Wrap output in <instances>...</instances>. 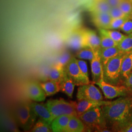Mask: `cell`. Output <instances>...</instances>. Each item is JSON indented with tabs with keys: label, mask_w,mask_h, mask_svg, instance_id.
I'll use <instances>...</instances> for the list:
<instances>
[{
	"label": "cell",
	"mask_w": 132,
	"mask_h": 132,
	"mask_svg": "<svg viewBox=\"0 0 132 132\" xmlns=\"http://www.w3.org/2000/svg\"><path fill=\"white\" fill-rule=\"evenodd\" d=\"M107 124L117 128L127 118L132 110V95L120 97L101 106Z\"/></svg>",
	"instance_id": "6da1fadb"
},
{
	"label": "cell",
	"mask_w": 132,
	"mask_h": 132,
	"mask_svg": "<svg viewBox=\"0 0 132 132\" xmlns=\"http://www.w3.org/2000/svg\"><path fill=\"white\" fill-rule=\"evenodd\" d=\"M78 117L85 124L87 131L111 132L101 107L91 109Z\"/></svg>",
	"instance_id": "7a4b0ae2"
},
{
	"label": "cell",
	"mask_w": 132,
	"mask_h": 132,
	"mask_svg": "<svg viewBox=\"0 0 132 132\" xmlns=\"http://www.w3.org/2000/svg\"><path fill=\"white\" fill-rule=\"evenodd\" d=\"M126 53L121 52L111 59L103 67V79L109 84L123 85L121 81V66Z\"/></svg>",
	"instance_id": "3957f363"
},
{
	"label": "cell",
	"mask_w": 132,
	"mask_h": 132,
	"mask_svg": "<svg viewBox=\"0 0 132 132\" xmlns=\"http://www.w3.org/2000/svg\"><path fill=\"white\" fill-rule=\"evenodd\" d=\"M16 114L19 125L24 130H30L35 123L36 115L27 102L19 105L16 110Z\"/></svg>",
	"instance_id": "277c9868"
},
{
	"label": "cell",
	"mask_w": 132,
	"mask_h": 132,
	"mask_svg": "<svg viewBox=\"0 0 132 132\" xmlns=\"http://www.w3.org/2000/svg\"><path fill=\"white\" fill-rule=\"evenodd\" d=\"M54 118L63 115L76 116V110L70 102L63 98L50 99L45 103Z\"/></svg>",
	"instance_id": "5b68a950"
},
{
	"label": "cell",
	"mask_w": 132,
	"mask_h": 132,
	"mask_svg": "<svg viewBox=\"0 0 132 132\" xmlns=\"http://www.w3.org/2000/svg\"><path fill=\"white\" fill-rule=\"evenodd\" d=\"M101 89L104 96L109 99L130 95L126 87L124 85H113L106 83L103 79L95 83Z\"/></svg>",
	"instance_id": "8992f818"
},
{
	"label": "cell",
	"mask_w": 132,
	"mask_h": 132,
	"mask_svg": "<svg viewBox=\"0 0 132 132\" xmlns=\"http://www.w3.org/2000/svg\"><path fill=\"white\" fill-rule=\"evenodd\" d=\"M76 98L78 101L81 100H103V95L99 89L93 84L80 86L77 89Z\"/></svg>",
	"instance_id": "52a82bcc"
},
{
	"label": "cell",
	"mask_w": 132,
	"mask_h": 132,
	"mask_svg": "<svg viewBox=\"0 0 132 132\" xmlns=\"http://www.w3.org/2000/svg\"><path fill=\"white\" fill-rule=\"evenodd\" d=\"M64 70L76 86H80L90 84V82L86 80L82 74L77 62V59L75 57H72L71 60L65 67Z\"/></svg>",
	"instance_id": "ba28073f"
},
{
	"label": "cell",
	"mask_w": 132,
	"mask_h": 132,
	"mask_svg": "<svg viewBox=\"0 0 132 132\" xmlns=\"http://www.w3.org/2000/svg\"><path fill=\"white\" fill-rule=\"evenodd\" d=\"M71 103L74 106L77 117L91 109L97 107H101L108 104L109 101L104 100H81L78 102L72 101Z\"/></svg>",
	"instance_id": "9c48e42d"
},
{
	"label": "cell",
	"mask_w": 132,
	"mask_h": 132,
	"mask_svg": "<svg viewBox=\"0 0 132 132\" xmlns=\"http://www.w3.org/2000/svg\"><path fill=\"white\" fill-rule=\"evenodd\" d=\"M28 97L36 102H42L46 98V94L39 83L35 81L28 82L26 86Z\"/></svg>",
	"instance_id": "30bf717a"
},
{
	"label": "cell",
	"mask_w": 132,
	"mask_h": 132,
	"mask_svg": "<svg viewBox=\"0 0 132 132\" xmlns=\"http://www.w3.org/2000/svg\"><path fill=\"white\" fill-rule=\"evenodd\" d=\"M99 50L94 51V57L90 61L92 79L94 84L103 79V69L99 55Z\"/></svg>",
	"instance_id": "8fae6325"
},
{
	"label": "cell",
	"mask_w": 132,
	"mask_h": 132,
	"mask_svg": "<svg viewBox=\"0 0 132 132\" xmlns=\"http://www.w3.org/2000/svg\"><path fill=\"white\" fill-rule=\"evenodd\" d=\"M30 106L39 119L51 125L54 118L45 104L32 102L30 103Z\"/></svg>",
	"instance_id": "7c38bea8"
},
{
	"label": "cell",
	"mask_w": 132,
	"mask_h": 132,
	"mask_svg": "<svg viewBox=\"0 0 132 132\" xmlns=\"http://www.w3.org/2000/svg\"><path fill=\"white\" fill-rule=\"evenodd\" d=\"M67 43L69 47L76 51L85 47L84 29H79L73 31L69 36Z\"/></svg>",
	"instance_id": "4fadbf2b"
},
{
	"label": "cell",
	"mask_w": 132,
	"mask_h": 132,
	"mask_svg": "<svg viewBox=\"0 0 132 132\" xmlns=\"http://www.w3.org/2000/svg\"><path fill=\"white\" fill-rule=\"evenodd\" d=\"M85 47H89L94 51L101 48L100 37L94 30L84 29Z\"/></svg>",
	"instance_id": "5bb4252c"
},
{
	"label": "cell",
	"mask_w": 132,
	"mask_h": 132,
	"mask_svg": "<svg viewBox=\"0 0 132 132\" xmlns=\"http://www.w3.org/2000/svg\"><path fill=\"white\" fill-rule=\"evenodd\" d=\"M92 16L93 23L98 28L107 29L112 20L109 13H92Z\"/></svg>",
	"instance_id": "9a60e30c"
},
{
	"label": "cell",
	"mask_w": 132,
	"mask_h": 132,
	"mask_svg": "<svg viewBox=\"0 0 132 132\" xmlns=\"http://www.w3.org/2000/svg\"><path fill=\"white\" fill-rule=\"evenodd\" d=\"M76 86L74 81L67 75L64 70V72L60 82V90L69 97L72 98Z\"/></svg>",
	"instance_id": "2e32d148"
},
{
	"label": "cell",
	"mask_w": 132,
	"mask_h": 132,
	"mask_svg": "<svg viewBox=\"0 0 132 132\" xmlns=\"http://www.w3.org/2000/svg\"><path fill=\"white\" fill-rule=\"evenodd\" d=\"M132 71V52L125 54L123 59L121 66V81L124 82Z\"/></svg>",
	"instance_id": "e0dca14e"
},
{
	"label": "cell",
	"mask_w": 132,
	"mask_h": 132,
	"mask_svg": "<svg viewBox=\"0 0 132 132\" xmlns=\"http://www.w3.org/2000/svg\"><path fill=\"white\" fill-rule=\"evenodd\" d=\"M72 115H63L54 118L51 123L53 132H65ZM73 116V115H72Z\"/></svg>",
	"instance_id": "ac0fdd59"
},
{
	"label": "cell",
	"mask_w": 132,
	"mask_h": 132,
	"mask_svg": "<svg viewBox=\"0 0 132 132\" xmlns=\"http://www.w3.org/2000/svg\"><path fill=\"white\" fill-rule=\"evenodd\" d=\"M121 52H121L118 46L105 48H101L99 50V53L103 67L105 66L111 59L116 56Z\"/></svg>",
	"instance_id": "d6986e66"
},
{
	"label": "cell",
	"mask_w": 132,
	"mask_h": 132,
	"mask_svg": "<svg viewBox=\"0 0 132 132\" xmlns=\"http://www.w3.org/2000/svg\"><path fill=\"white\" fill-rule=\"evenodd\" d=\"M87 131L85 124L76 116H71L65 132H82Z\"/></svg>",
	"instance_id": "ffe728a7"
},
{
	"label": "cell",
	"mask_w": 132,
	"mask_h": 132,
	"mask_svg": "<svg viewBox=\"0 0 132 132\" xmlns=\"http://www.w3.org/2000/svg\"><path fill=\"white\" fill-rule=\"evenodd\" d=\"M111 9L107 0H97L93 1L90 10L91 13H109Z\"/></svg>",
	"instance_id": "44dd1931"
},
{
	"label": "cell",
	"mask_w": 132,
	"mask_h": 132,
	"mask_svg": "<svg viewBox=\"0 0 132 132\" xmlns=\"http://www.w3.org/2000/svg\"><path fill=\"white\" fill-rule=\"evenodd\" d=\"M40 85L47 96H52L60 90V83L55 81L50 80L46 82L40 83Z\"/></svg>",
	"instance_id": "7402d4cb"
},
{
	"label": "cell",
	"mask_w": 132,
	"mask_h": 132,
	"mask_svg": "<svg viewBox=\"0 0 132 132\" xmlns=\"http://www.w3.org/2000/svg\"><path fill=\"white\" fill-rule=\"evenodd\" d=\"M64 67L57 63L51 68L49 74V80L55 81L60 83L64 72Z\"/></svg>",
	"instance_id": "603a6c76"
},
{
	"label": "cell",
	"mask_w": 132,
	"mask_h": 132,
	"mask_svg": "<svg viewBox=\"0 0 132 132\" xmlns=\"http://www.w3.org/2000/svg\"><path fill=\"white\" fill-rule=\"evenodd\" d=\"M99 33L103 34L108 36L118 44L126 36V34L113 29L99 28Z\"/></svg>",
	"instance_id": "cb8c5ba5"
},
{
	"label": "cell",
	"mask_w": 132,
	"mask_h": 132,
	"mask_svg": "<svg viewBox=\"0 0 132 132\" xmlns=\"http://www.w3.org/2000/svg\"><path fill=\"white\" fill-rule=\"evenodd\" d=\"M94 56V51L91 47H85L81 48L76 54V57L79 59L88 60L90 62Z\"/></svg>",
	"instance_id": "d4e9b609"
},
{
	"label": "cell",
	"mask_w": 132,
	"mask_h": 132,
	"mask_svg": "<svg viewBox=\"0 0 132 132\" xmlns=\"http://www.w3.org/2000/svg\"><path fill=\"white\" fill-rule=\"evenodd\" d=\"M121 52L127 53L132 52V33L127 34L118 46Z\"/></svg>",
	"instance_id": "484cf974"
},
{
	"label": "cell",
	"mask_w": 132,
	"mask_h": 132,
	"mask_svg": "<svg viewBox=\"0 0 132 132\" xmlns=\"http://www.w3.org/2000/svg\"><path fill=\"white\" fill-rule=\"evenodd\" d=\"M31 132H50L52 131L51 125L39 119L30 130Z\"/></svg>",
	"instance_id": "4316f807"
},
{
	"label": "cell",
	"mask_w": 132,
	"mask_h": 132,
	"mask_svg": "<svg viewBox=\"0 0 132 132\" xmlns=\"http://www.w3.org/2000/svg\"><path fill=\"white\" fill-rule=\"evenodd\" d=\"M99 33L101 42V48H105L117 47L118 46V43L113 41L112 39L103 34Z\"/></svg>",
	"instance_id": "83f0119b"
},
{
	"label": "cell",
	"mask_w": 132,
	"mask_h": 132,
	"mask_svg": "<svg viewBox=\"0 0 132 132\" xmlns=\"http://www.w3.org/2000/svg\"><path fill=\"white\" fill-rule=\"evenodd\" d=\"M129 19H130V17L128 16L116 19H113L107 29L113 30L120 29V28L122 26L123 24Z\"/></svg>",
	"instance_id": "f1b7e54d"
},
{
	"label": "cell",
	"mask_w": 132,
	"mask_h": 132,
	"mask_svg": "<svg viewBox=\"0 0 132 132\" xmlns=\"http://www.w3.org/2000/svg\"><path fill=\"white\" fill-rule=\"evenodd\" d=\"M118 6L127 16L129 17L132 16V2L131 0H123Z\"/></svg>",
	"instance_id": "f546056e"
},
{
	"label": "cell",
	"mask_w": 132,
	"mask_h": 132,
	"mask_svg": "<svg viewBox=\"0 0 132 132\" xmlns=\"http://www.w3.org/2000/svg\"><path fill=\"white\" fill-rule=\"evenodd\" d=\"M77 62L82 74L83 75L85 79L90 82L89 78L88 70V66H87V62L83 60L82 59H77Z\"/></svg>",
	"instance_id": "4dcf8cb0"
},
{
	"label": "cell",
	"mask_w": 132,
	"mask_h": 132,
	"mask_svg": "<svg viewBox=\"0 0 132 132\" xmlns=\"http://www.w3.org/2000/svg\"><path fill=\"white\" fill-rule=\"evenodd\" d=\"M109 13L112 19L122 18L124 17L128 16L123 12L121 10H120V9L119 7V6L111 7ZM128 17H129V16H128Z\"/></svg>",
	"instance_id": "1f68e13d"
},
{
	"label": "cell",
	"mask_w": 132,
	"mask_h": 132,
	"mask_svg": "<svg viewBox=\"0 0 132 132\" xmlns=\"http://www.w3.org/2000/svg\"><path fill=\"white\" fill-rule=\"evenodd\" d=\"M73 56H71V53L69 52H64L59 56L57 63L61 65L64 67L71 60Z\"/></svg>",
	"instance_id": "d6a6232c"
},
{
	"label": "cell",
	"mask_w": 132,
	"mask_h": 132,
	"mask_svg": "<svg viewBox=\"0 0 132 132\" xmlns=\"http://www.w3.org/2000/svg\"><path fill=\"white\" fill-rule=\"evenodd\" d=\"M120 30L127 34L132 33V19L130 18L126 21L120 28Z\"/></svg>",
	"instance_id": "836d02e7"
},
{
	"label": "cell",
	"mask_w": 132,
	"mask_h": 132,
	"mask_svg": "<svg viewBox=\"0 0 132 132\" xmlns=\"http://www.w3.org/2000/svg\"><path fill=\"white\" fill-rule=\"evenodd\" d=\"M132 125V110L131 112H130V113H129V116H128L127 118L126 119V120L123 122L118 126L117 130H118L117 131H119V130H120L121 129L123 128L126 127L130 125Z\"/></svg>",
	"instance_id": "e575fe53"
},
{
	"label": "cell",
	"mask_w": 132,
	"mask_h": 132,
	"mask_svg": "<svg viewBox=\"0 0 132 132\" xmlns=\"http://www.w3.org/2000/svg\"><path fill=\"white\" fill-rule=\"evenodd\" d=\"M123 85L126 87L130 94L132 95V71L124 82Z\"/></svg>",
	"instance_id": "d590c367"
},
{
	"label": "cell",
	"mask_w": 132,
	"mask_h": 132,
	"mask_svg": "<svg viewBox=\"0 0 132 132\" xmlns=\"http://www.w3.org/2000/svg\"><path fill=\"white\" fill-rule=\"evenodd\" d=\"M123 0H107L111 7L118 6Z\"/></svg>",
	"instance_id": "8d00e7d4"
},
{
	"label": "cell",
	"mask_w": 132,
	"mask_h": 132,
	"mask_svg": "<svg viewBox=\"0 0 132 132\" xmlns=\"http://www.w3.org/2000/svg\"><path fill=\"white\" fill-rule=\"evenodd\" d=\"M119 132H132V125L121 129Z\"/></svg>",
	"instance_id": "74e56055"
},
{
	"label": "cell",
	"mask_w": 132,
	"mask_h": 132,
	"mask_svg": "<svg viewBox=\"0 0 132 132\" xmlns=\"http://www.w3.org/2000/svg\"><path fill=\"white\" fill-rule=\"evenodd\" d=\"M130 19H132V16H130Z\"/></svg>",
	"instance_id": "f35d334b"
},
{
	"label": "cell",
	"mask_w": 132,
	"mask_h": 132,
	"mask_svg": "<svg viewBox=\"0 0 132 132\" xmlns=\"http://www.w3.org/2000/svg\"><path fill=\"white\" fill-rule=\"evenodd\" d=\"M97 1V0H93V1Z\"/></svg>",
	"instance_id": "ab89813d"
},
{
	"label": "cell",
	"mask_w": 132,
	"mask_h": 132,
	"mask_svg": "<svg viewBox=\"0 0 132 132\" xmlns=\"http://www.w3.org/2000/svg\"><path fill=\"white\" fill-rule=\"evenodd\" d=\"M131 1H132V0H131Z\"/></svg>",
	"instance_id": "60d3db41"
}]
</instances>
